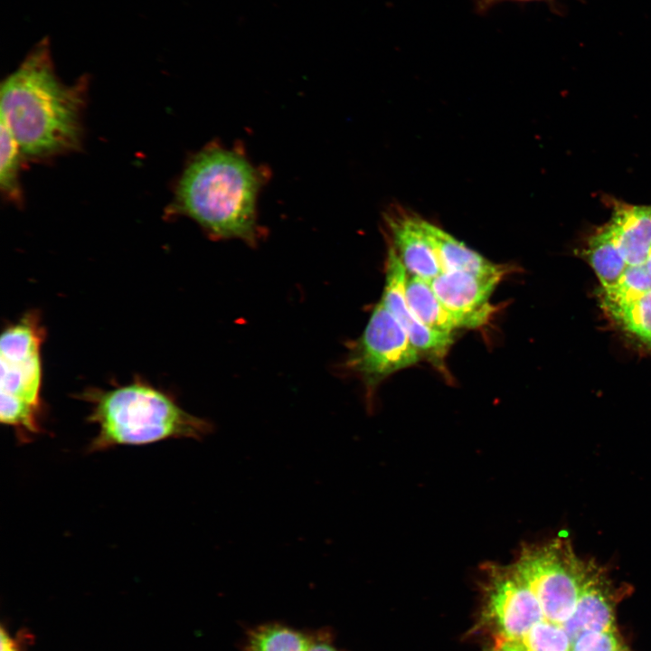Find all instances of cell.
<instances>
[{
  "instance_id": "cell-7",
  "label": "cell",
  "mask_w": 651,
  "mask_h": 651,
  "mask_svg": "<svg viewBox=\"0 0 651 651\" xmlns=\"http://www.w3.org/2000/svg\"><path fill=\"white\" fill-rule=\"evenodd\" d=\"M485 573L480 624L495 638L519 640L544 620L537 598L512 564H486Z\"/></svg>"
},
{
  "instance_id": "cell-12",
  "label": "cell",
  "mask_w": 651,
  "mask_h": 651,
  "mask_svg": "<svg viewBox=\"0 0 651 651\" xmlns=\"http://www.w3.org/2000/svg\"><path fill=\"white\" fill-rule=\"evenodd\" d=\"M609 221L626 268L643 265L651 252V205H634L611 198Z\"/></svg>"
},
{
  "instance_id": "cell-23",
  "label": "cell",
  "mask_w": 651,
  "mask_h": 651,
  "mask_svg": "<svg viewBox=\"0 0 651 651\" xmlns=\"http://www.w3.org/2000/svg\"><path fill=\"white\" fill-rule=\"evenodd\" d=\"M1 651H17L14 642L4 629L1 631Z\"/></svg>"
},
{
  "instance_id": "cell-26",
  "label": "cell",
  "mask_w": 651,
  "mask_h": 651,
  "mask_svg": "<svg viewBox=\"0 0 651 651\" xmlns=\"http://www.w3.org/2000/svg\"><path fill=\"white\" fill-rule=\"evenodd\" d=\"M620 651H627V649L626 646H624Z\"/></svg>"
},
{
  "instance_id": "cell-17",
  "label": "cell",
  "mask_w": 651,
  "mask_h": 651,
  "mask_svg": "<svg viewBox=\"0 0 651 651\" xmlns=\"http://www.w3.org/2000/svg\"><path fill=\"white\" fill-rule=\"evenodd\" d=\"M311 635L279 623L259 625L247 633L243 651H307Z\"/></svg>"
},
{
  "instance_id": "cell-19",
  "label": "cell",
  "mask_w": 651,
  "mask_h": 651,
  "mask_svg": "<svg viewBox=\"0 0 651 651\" xmlns=\"http://www.w3.org/2000/svg\"><path fill=\"white\" fill-rule=\"evenodd\" d=\"M519 641L525 651H571V642L563 627L545 619L535 624Z\"/></svg>"
},
{
  "instance_id": "cell-1",
  "label": "cell",
  "mask_w": 651,
  "mask_h": 651,
  "mask_svg": "<svg viewBox=\"0 0 651 651\" xmlns=\"http://www.w3.org/2000/svg\"><path fill=\"white\" fill-rule=\"evenodd\" d=\"M85 87V80L67 85L58 78L47 39L3 80L0 119L24 156L49 157L79 146Z\"/></svg>"
},
{
  "instance_id": "cell-22",
  "label": "cell",
  "mask_w": 651,
  "mask_h": 651,
  "mask_svg": "<svg viewBox=\"0 0 651 651\" xmlns=\"http://www.w3.org/2000/svg\"><path fill=\"white\" fill-rule=\"evenodd\" d=\"M488 651H525L519 640L495 638L494 646Z\"/></svg>"
},
{
  "instance_id": "cell-20",
  "label": "cell",
  "mask_w": 651,
  "mask_h": 651,
  "mask_svg": "<svg viewBox=\"0 0 651 651\" xmlns=\"http://www.w3.org/2000/svg\"><path fill=\"white\" fill-rule=\"evenodd\" d=\"M623 647L616 629L584 632L571 644V651H620Z\"/></svg>"
},
{
  "instance_id": "cell-15",
  "label": "cell",
  "mask_w": 651,
  "mask_h": 651,
  "mask_svg": "<svg viewBox=\"0 0 651 651\" xmlns=\"http://www.w3.org/2000/svg\"><path fill=\"white\" fill-rule=\"evenodd\" d=\"M405 297L411 313L425 326L449 335L460 328L455 316L435 295L429 280L408 274Z\"/></svg>"
},
{
  "instance_id": "cell-10",
  "label": "cell",
  "mask_w": 651,
  "mask_h": 651,
  "mask_svg": "<svg viewBox=\"0 0 651 651\" xmlns=\"http://www.w3.org/2000/svg\"><path fill=\"white\" fill-rule=\"evenodd\" d=\"M389 245L407 274L431 280L442 269L424 231L423 219L404 209H392L384 217Z\"/></svg>"
},
{
  "instance_id": "cell-6",
  "label": "cell",
  "mask_w": 651,
  "mask_h": 651,
  "mask_svg": "<svg viewBox=\"0 0 651 651\" xmlns=\"http://www.w3.org/2000/svg\"><path fill=\"white\" fill-rule=\"evenodd\" d=\"M420 357L404 329L380 300L361 336L351 346L345 363L362 379L369 400L380 382L415 364Z\"/></svg>"
},
{
  "instance_id": "cell-3",
  "label": "cell",
  "mask_w": 651,
  "mask_h": 651,
  "mask_svg": "<svg viewBox=\"0 0 651 651\" xmlns=\"http://www.w3.org/2000/svg\"><path fill=\"white\" fill-rule=\"evenodd\" d=\"M81 399L98 427L90 453L118 446L146 445L169 439L202 440L213 430L207 420L185 411L164 391L138 380L109 390L91 389Z\"/></svg>"
},
{
  "instance_id": "cell-21",
  "label": "cell",
  "mask_w": 651,
  "mask_h": 651,
  "mask_svg": "<svg viewBox=\"0 0 651 651\" xmlns=\"http://www.w3.org/2000/svg\"><path fill=\"white\" fill-rule=\"evenodd\" d=\"M307 651H340L331 642L328 636L316 634L312 636Z\"/></svg>"
},
{
  "instance_id": "cell-2",
  "label": "cell",
  "mask_w": 651,
  "mask_h": 651,
  "mask_svg": "<svg viewBox=\"0 0 651 651\" xmlns=\"http://www.w3.org/2000/svg\"><path fill=\"white\" fill-rule=\"evenodd\" d=\"M264 174L239 150L210 145L191 158L175 189L174 210L211 235L253 243Z\"/></svg>"
},
{
  "instance_id": "cell-4",
  "label": "cell",
  "mask_w": 651,
  "mask_h": 651,
  "mask_svg": "<svg viewBox=\"0 0 651 651\" xmlns=\"http://www.w3.org/2000/svg\"><path fill=\"white\" fill-rule=\"evenodd\" d=\"M44 329L36 312L7 326L0 340V420L21 444L43 432L41 348Z\"/></svg>"
},
{
  "instance_id": "cell-14",
  "label": "cell",
  "mask_w": 651,
  "mask_h": 651,
  "mask_svg": "<svg viewBox=\"0 0 651 651\" xmlns=\"http://www.w3.org/2000/svg\"><path fill=\"white\" fill-rule=\"evenodd\" d=\"M580 254L595 272L600 292L609 291L618 284L626 262L609 222L589 235Z\"/></svg>"
},
{
  "instance_id": "cell-11",
  "label": "cell",
  "mask_w": 651,
  "mask_h": 651,
  "mask_svg": "<svg viewBox=\"0 0 651 651\" xmlns=\"http://www.w3.org/2000/svg\"><path fill=\"white\" fill-rule=\"evenodd\" d=\"M618 592L601 565L584 587L572 615L562 625L572 642L588 631L615 628V604Z\"/></svg>"
},
{
  "instance_id": "cell-16",
  "label": "cell",
  "mask_w": 651,
  "mask_h": 651,
  "mask_svg": "<svg viewBox=\"0 0 651 651\" xmlns=\"http://www.w3.org/2000/svg\"><path fill=\"white\" fill-rule=\"evenodd\" d=\"M603 310L627 338L651 354V290Z\"/></svg>"
},
{
  "instance_id": "cell-25",
  "label": "cell",
  "mask_w": 651,
  "mask_h": 651,
  "mask_svg": "<svg viewBox=\"0 0 651 651\" xmlns=\"http://www.w3.org/2000/svg\"><path fill=\"white\" fill-rule=\"evenodd\" d=\"M638 267L643 269L651 277V252H650L646 261L643 265L638 266Z\"/></svg>"
},
{
  "instance_id": "cell-5",
  "label": "cell",
  "mask_w": 651,
  "mask_h": 651,
  "mask_svg": "<svg viewBox=\"0 0 651 651\" xmlns=\"http://www.w3.org/2000/svg\"><path fill=\"white\" fill-rule=\"evenodd\" d=\"M537 598L544 619L562 626L600 564L580 557L571 542L557 537L523 546L511 563Z\"/></svg>"
},
{
  "instance_id": "cell-9",
  "label": "cell",
  "mask_w": 651,
  "mask_h": 651,
  "mask_svg": "<svg viewBox=\"0 0 651 651\" xmlns=\"http://www.w3.org/2000/svg\"><path fill=\"white\" fill-rule=\"evenodd\" d=\"M504 275H476L464 271L442 272L429 280L442 305L455 316L460 328L486 325L494 313L490 297Z\"/></svg>"
},
{
  "instance_id": "cell-24",
  "label": "cell",
  "mask_w": 651,
  "mask_h": 651,
  "mask_svg": "<svg viewBox=\"0 0 651 651\" xmlns=\"http://www.w3.org/2000/svg\"><path fill=\"white\" fill-rule=\"evenodd\" d=\"M476 5L480 9H486L489 7H492L495 5H498L504 2H528V1H534V0H476Z\"/></svg>"
},
{
  "instance_id": "cell-8",
  "label": "cell",
  "mask_w": 651,
  "mask_h": 651,
  "mask_svg": "<svg viewBox=\"0 0 651 651\" xmlns=\"http://www.w3.org/2000/svg\"><path fill=\"white\" fill-rule=\"evenodd\" d=\"M407 271L395 250L388 245L385 280L381 301L406 332L420 356L438 368H443L444 358L453 344V335L430 329L411 313L405 297Z\"/></svg>"
},
{
  "instance_id": "cell-18",
  "label": "cell",
  "mask_w": 651,
  "mask_h": 651,
  "mask_svg": "<svg viewBox=\"0 0 651 651\" xmlns=\"http://www.w3.org/2000/svg\"><path fill=\"white\" fill-rule=\"evenodd\" d=\"M0 125V187L8 199L16 202L21 198L18 173L23 154L8 126L1 119Z\"/></svg>"
},
{
  "instance_id": "cell-13",
  "label": "cell",
  "mask_w": 651,
  "mask_h": 651,
  "mask_svg": "<svg viewBox=\"0 0 651 651\" xmlns=\"http://www.w3.org/2000/svg\"><path fill=\"white\" fill-rule=\"evenodd\" d=\"M422 225L442 272L464 271L486 276L507 273V266L486 259L435 224L423 219Z\"/></svg>"
}]
</instances>
